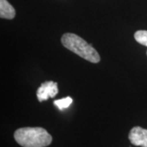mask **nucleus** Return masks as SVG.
<instances>
[{
  "label": "nucleus",
  "instance_id": "nucleus-7",
  "mask_svg": "<svg viewBox=\"0 0 147 147\" xmlns=\"http://www.w3.org/2000/svg\"><path fill=\"white\" fill-rule=\"evenodd\" d=\"M134 38L137 42L147 47V30H137L134 34Z\"/></svg>",
  "mask_w": 147,
  "mask_h": 147
},
{
  "label": "nucleus",
  "instance_id": "nucleus-4",
  "mask_svg": "<svg viewBox=\"0 0 147 147\" xmlns=\"http://www.w3.org/2000/svg\"><path fill=\"white\" fill-rule=\"evenodd\" d=\"M128 139L135 146L147 147V129L141 127H134L131 129Z\"/></svg>",
  "mask_w": 147,
  "mask_h": 147
},
{
  "label": "nucleus",
  "instance_id": "nucleus-3",
  "mask_svg": "<svg viewBox=\"0 0 147 147\" xmlns=\"http://www.w3.org/2000/svg\"><path fill=\"white\" fill-rule=\"evenodd\" d=\"M58 93L57 83L53 81H46L42 83L36 92L37 97L39 102L47 100L49 97L53 98Z\"/></svg>",
  "mask_w": 147,
  "mask_h": 147
},
{
  "label": "nucleus",
  "instance_id": "nucleus-5",
  "mask_svg": "<svg viewBox=\"0 0 147 147\" xmlns=\"http://www.w3.org/2000/svg\"><path fill=\"white\" fill-rule=\"evenodd\" d=\"M16 16L15 8L7 0H0V17L11 20Z\"/></svg>",
  "mask_w": 147,
  "mask_h": 147
},
{
  "label": "nucleus",
  "instance_id": "nucleus-1",
  "mask_svg": "<svg viewBox=\"0 0 147 147\" xmlns=\"http://www.w3.org/2000/svg\"><path fill=\"white\" fill-rule=\"evenodd\" d=\"M14 138L23 147H46L53 141V137L47 130L39 127L19 128L15 131Z\"/></svg>",
  "mask_w": 147,
  "mask_h": 147
},
{
  "label": "nucleus",
  "instance_id": "nucleus-2",
  "mask_svg": "<svg viewBox=\"0 0 147 147\" xmlns=\"http://www.w3.org/2000/svg\"><path fill=\"white\" fill-rule=\"evenodd\" d=\"M61 43L68 50L92 63H98L100 61L99 53L92 44H89L75 34H64L61 37Z\"/></svg>",
  "mask_w": 147,
  "mask_h": 147
},
{
  "label": "nucleus",
  "instance_id": "nucleus-6",
  "mask_svg": "<svg viewBox=\"0 0 147 147\" xmlns=\"http://www.w3.org/2000/svg\"><path fill=\"white\" fill-rule=\"evenodd\" d=\"M72 102H73L72 98L69 96H67V97H65L62 99L54 100V105H56L60 110H63L68 108L69 106L72 104Z\"/></svg>",
  "mask_w": 147,
  "mask_h": 147
}]
</instances>
